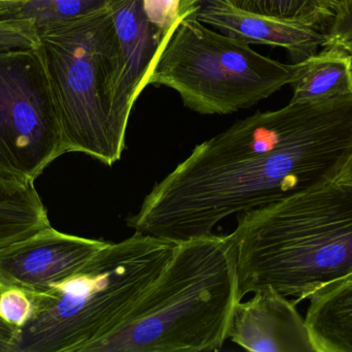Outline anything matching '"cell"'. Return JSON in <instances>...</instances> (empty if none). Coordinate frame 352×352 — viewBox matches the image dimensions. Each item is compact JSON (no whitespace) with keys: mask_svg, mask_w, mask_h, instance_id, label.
Wrapping results in <instances>:
<instances>
[{"mask_svg":"<svg viewBox=\"0 0 352 352\" xmlns=\"http://www.w3.org/2000/svg\"><path fill=\"white\" fill-rule=\"evenodd\" d=\"M352 167V95L256 112L197 145L128 217L173 244L210 235L233 214L270 206Z\"/></svg>","mask_w":352,"mask_h":352,"instance_id":"cell-1","label":"cell"},{"mask_svg":"<svg viewBox=\"0 0 352 352\" xmlns=\"http://www.w3.org/2000/svg\"><path fill=\"white\" fill-rule=\"evenodd\" d=\"M243 299L275 289L297 301L352 271V167L291 198L237 215L231 234Z\"/></svg>","mask_w":352,"mask_h":352,"instance_id":"cell-2","label":"cell"},{"mask_svg":"<svg viewBox=\"0 0 352 352\" xmlns=\"http://www.w3.org/2000/svg\"><path fill=\"white\" fill-rule=\"evenodd\" d=\"M241 300L231 235L180 242L123 320L86 352L219 351Z\"/></svg>","mask_w":352,"mask_h":352,"instance_id":"cell-3","label":"cell"},{"mask_svg":"<svg viewBox=\"0 0 352 352\" xmlns=\"http://www.w3.org/2000/svg\"><path fill=\"white\" fill-rule=\"evenodd\" d=\"M176 244L134 233L107 242L47 293L19 330L16 352H86L111 333L170 260Z\"/></svg>","mask_w":352,"mask_h":352,"instance_id":"cell-4","label":"cell"},{"mask_svg":"<svg viewBox=\"0 0 352 352\" xmlns=\"http://www.w3.org/2000/svg\"><path fill=\"white\" fill-rule=\"evenodd\" d=\"M109 4L39 26V37L66 153L111 167L128 125L116 105L121 60Z\"/></svg>","mask_w":352,"mask_h":352,"instance_id":"cell-5","label":"cell"},{"mask_svg":"<svg viewBox=\"0 0 352 352\" xmlns=\"http://www.w3.org/2000/svg\"><path fill=\"white\" fill-rule=\"evenodd\" d=\"M159 49L148 85L178 93L201 115H228L268 99L295 81L298 63H283L252 45L180 12Z\"/></svg>","mask_w":352,"mask_h":352,"instance_id":"cell-6","label":"cell"},{"mask_svg":"<svg viewBox=\"0 0 352 352\" xmlns=\"http://www.w3.org/2000/svg\"><path fill=\"white\" fill-rule=\"evenodd\" d=\"M41 47L0 53V169L35 181L65 154Z\"/></svg>","mask_w":352,"mask_h":352,"instance_id":"cell-7","label":"cell"},{"mask_svg":"<svg viewBox=\"0 0 352 352\" xmlns=\"http://www.w3.org/2000/svg\"><path fill=\"white\" fill-rule=\"evenodd\" d=\"M107 244L103 240L61 233L51 225L0 249V284L30 295L47 293Z\"/></svg>","mask_w":352,"mask_h":352,"instance_id":"cell-8","label":"cell"},{"mask_svg":"<svg viewBox=\"0 0 352 352\" xmlns=\"http://www.w3.org/2000/svg\"><path fill=\"white\" fill-rule=\"evenodd\" d=\"M180 12L250 45L285 49L293 63L307 59L329 43L328 31L318 25L245 12L223 0H182Z\"/></svg>","mask_w":352,"mask_h":352,"instance_id":"cell-9","label":"cell"},{"mask_svg":"<svg viewBox=\"0 0 352 352\" xmlns=\"http://www.w3.org/2000/svg\"><path fill=\"white\" fill-rule=\"evenodd\" d=\"M228 339L252 352H316L295 303L270 287L236 304Z\"/></svg>","mask_w":352,"mask_h":352,"instance_id":"cell-10","label":"cell"},{"mask_svg":"<svg viewBox=\"0 0 352 352\" xmlns=\"http://www.w3.org/2000/svg\"><path fill=\"white\" fill-rule=\"evenodd\" d=\"M109 6L121 60L116 105L120 119L128 125L136 99L148 86L162 41L142 0H111Z\"/></svg>","mask_w":352,"mask_h":352,"instance_id":"cell-11","label":"cell"},{"mask_svg":"<svg viewBox=\"0 0 352 352\" xmlns=\"http://www.w3.org/2000/svg\"><path fill=\"white\" fill-rule=\"evenodd\" d=\"M310 300L305 322L316 352H352V271Z\"/></svg>","mask_w":352,"mask_h":352,"instance_id":"cell-12","label":"cell"},{"mask_svg":"<svg viewBox=\"0 0 352 352\" xmlns=\"http://www.w3.org/2000/svg\"><path fill=\"white\" fill-rule=\"evenodd\" d=\"M298 64L291 103H318L352 95V54L347 50L324 45Z\"/></svg>","mask_w":352,"mask_h":352,"instance_id":"cell-13","label":"cell"},{"mask_svg":"<svg viewBox=\"0 0 352 352\" xmlns=\"http://www.w3.org/2000/svg\"><path fill=\"white\" fill-rule=\"evenodd\" d=\"M49 227L34 181L0 169V249Z\"/></svg>","mask_w":352,"mask_h":352,"instance_id":"cell-14","label":"cell"},{"mask_svg":"<svg viewBox=\"0 0 352 352\" xmlns=\"http://www.w3.org/2000/svg\"><path fill=\"white\" fill-rule=\"evenodd\" d=\"M245 12L330 28L338 8L336 0H223Z\"/></svg>","mask_w":352,"mask_h":352,"instance_id":"cell-15","label":"cell"},{"mask_svg":"<svg viewBox=\"0 0 352 352\" xmlns=\"http://www.w3.org/2000/svg\"><path fill=\"white\" fill-rule=\"evenodd\" d=\"M109 0H0V20L31 19L39 26L103 8Z\"/></svg>","mask_w":352,"mask_h":352,"instance_id":"cell-16","label":"cell"},{"mask_svg":"<svg viewBox=\"0 0 352 352\" xmlns=\"http://www.w3.org/2000/svg\"><path fill=\"white\" fill-rule=\"evenodd\" d=\"M41 47L39 27L31 19L0 20V53Z\"/></svg>","mask_w":352,"mask_h":352,"instance_id":"cell-17","label":"cell"},{"mask_svg":"<svg viewBox=\"0 0 352 352\" xmlns=\"http://www.w3.org/2000/svg\"><path fill=\"white\" fill-rule=\"evenodd\" d=\"M33 309L32 295L22 289L4 287L0 293V316L19 330L29 322Z\"/></svg>","mask_w":352,"mask_h":352,"instance_id":"cell-18","label":"cell"},{"mask_svg":"<svg viewBox=\"0 0 352 352\" xmlns=\"http://www.w3.org/2000/svg\"><path fill=\"white\" fill-rule=\"evenodd\" d=\"M180 2L182 0H142L146 17L157 29L162 43L179 18Z\"/></svg>","mask_w":352,"mask_h":352,"instance_id":"cell-19","label":"cell"},{"mask_svg":"<svg viewBox=\"0 0 352 352\" xmlns=\"http://www.w3.org/2000/svg\"><path fill=\"white\" fill-rule=\"evenodd\" d=\"M328 34V45H339L352 54V0L337 8Z\"/></svg>","mask_w":352,"mask_h":352,"instance_id":"cell-20","label":"cell"},{"mask_svg":"<svg viewBox=\"0 0 352 352\" xmlns=\"http://www.w3.org/2000/svg\"><path fill=\"white\" fill-rule=\"evenodd\" d=\"M4 287L0 284V293ZM19 329L6 322L0 316V352H16Z\"/></svg>","mask_w":352,"mask_h":352,"instance_id":"cell-21","label":"cell"},{"mask_svg":"<svg viewBox=\"0 0 352 352\" xmlns=\"http://www.w3.org/2000/svg\"><path fill=\"white\" fill-rule=\"evenodd\" d=\"M336 1H337V3H338V8H339V6H340V4L342 3L343 0H336Z\"/></svg>","mask_w":352,"mask_h":352,"instance_id":"cell-22","label":"cell"},{"mask_svg":"<svg viewBox=\"0 0 352 352\" xmlns=\"http://www.w3.org/2000/svg\"><path fill=\"white\" fill-rule=\"evenodd\" d=\"M347 1H349V0H343L342 3H341V4L345 3V2H347ZM341 4H340V6H341Z\"/></svg>","mask_w":352,"mask_h":352,"instance_id":"cell-23","label":"cell"}]
</instances>
